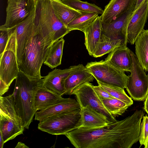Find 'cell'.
<instances>
[{
  "label": "cell",
  "instance_id": "obj_1",
  "mask_svg": "<svg viewBox=\"0 0 148 148\" xmlns=\"http://www.w3.org/2000/svg\"><path fill=\"white\" fill-rule=\"evenodd\" d=\"M144 113L137 110L131 116L106 126L79 127L64 135L76 148H130L139 140Z\"/></svg>",
  "mask_w": 148,
  "mask_h": 148
},
{
  "label": "cell",
  "instance_id": "obj_2",
  "mask_svg": "<svg viewBox=\"0 0 148 148\" xmlns=\"http://www.w3.org/2000/svg\"><path fill=\"white\" fill-rule=\"evenodd\" d=\"M42 78L29 76L20 71L16 79L13 94L17 111L25 129H29L37 111L34 99L38 90L43 86Z\"/></svg>",
  "mask_w": 148,
  "mask_h": 148
},
{
  "label": "cell",
  "instance_id": "obj_3",
  "mask_svg": "<svg viewBox=\"0 0 148 148\" xmlns=\"http://www.w3.org/2000/svg\"><path fill=\"white\" fill-rule=\"evenodd\" d=\"M34 23L45 38L53 43L71 31L58 17L50 0H36Z\"/></svg>",
  "mask_w": 148,
  "mask_h": 148
},
{
  "label": "cell",
  "instance_id": "obj_4",
  "mask_svg": "<svg viewBox=\"0 0 148 148\" xmlns=\"http://www.w3.org/2000/svg\"><path fill=\"white\" fill-rule=\"evenodd\" d=\"M53 44L47 41L34 25L32 39L26 48L18 65L20 71L29 76L42 78L40 73L41 68L51 47Z\"/></svg>",
  "mask_w": 148,
  "mask_h": 148
},
{
  "label": "cell",
  "instance_id": "obj_5",
  "mask_svg": "<svg viewBox=\"0 0 148 148\" xmlns=\"http://www.w3.org/2000/svg\"><path fill=\"white\" fill-rule=\"evenodd\" d=\"M24 128L17 111L13 94L0 96V132L4 143L23 134Z\"/></svg>",
  "mask_w": 148,
  "mask_h": 148
},
{
  "label": "cell",
  "instance_id": "obj_6",
  "mask_svg": "<svg viewBox=\"0 0 148 148\" xmlns=\"http://www.w3.org/2000/svg\"><path fill=\"white\" fill-rule=\"evenodd\" d=\"M35 8L24 21L7 29L9 38L5 49L14 52L16 56L18 66L27 45L32 36L34 28V19Z\"/></svg>",
  "mask_w": 148,
  "mask_h": 148
},
{
  "label": "cell",
  "instance_id": "obj_7",
  "mask_svg": "<svg viewBox=\"0 0 148 148\" xmlns=\"http://www.w3.org/2000/svg\"><path fill=\"white\" fill-rule=\"evenodd\" d=\"M81 108L66 111L39 121L38 128L51 135H65L79 128Z\"/></svg>",
  "mask_w": 148,
  "mask_h": 148
},
{
  "label": "cell",
  "instance_id": "obj_8",
  "mask_svg": "<svg viewBox=\"0 0 148 148\" xmlns=\"http://www.w3.org/2000/svg\"><path fill=\"white\" fill-rule=\"evenodd\" d=\"M85 66L97 82L125 88L128 76L125 72L117 69L105 60L88 62Z\"/></svg>",
  "mask_w": 148,
  "mask_h": 148
},
{
  "label": "cell",
  "instance_id": "obj_9",
  "mask_svg": "<svg viewBox=\"0 0 148 148\" xmlns=\"http://www.w3.org/2000/svg\"><path fill=\"white\" fill-rule=\"evenodd\" d=\"M132 66L128 76L125 88L134 100H145L148 94V74L147 75L136 55L131 50Z\"/></svg>",
  "mask_w": 148,
  "mask_h": 148
},
{
  "label": "cell",
  "instance_id": "obj_10",
  "mask_svg": "<svg viewBox=\"0 0 148 148\" xmlns=\"http://www.w3.org/2000/svg\"><path fill=\"white\" fill-rule=\"evenodd\" d=\"M36 0H8L4 24L0 29H8L25 20L35 8Z\"/></svg>",
  "mask_w": 148,
  "mask_h": 148
},
{
  "label": "cell",
  "instance_id": "obj_11",
  "mask_svg": "<svg viewBox=\"0 0 148 148\" xmlns=\"http://www.w3.org/2000/svg\"><path fill=\"white\" fill-rule=\"evenodd\" d=\"M90 82L80 85L74 90L72 95H75L81 108L88 105L93 109L104 115L111 123L117 121L105 107L101 99L97 95Z\"/></svg>",
  "mask_w": 148,
  "mask_h": 148
},
{
  "label": "cell",
  "instance_id": "obj_12",
  "mask_svg": "<svg viewBox=\"0 0 148 148\" xmlns=\"http://www.w3.org/2000/svg\"><path fill=\"white\" fill-rule=\"evenodd\" d=\"M135 4L112 22L108 23H102V33L112 39H121L127 45V28Z\"/></svg>",
  "mask_w": 148,
  "mask_h": 148
},
{
  "label": "cell",
  "instance_id": "obj_13",
  "mask_svg": "<svg viewBox=\"0 0 148 148\" xmlns=\"http://www.w3.org/2000/svg\"><path fill=\"white\" fill-rule=\"evenodd\" d=\"M148 18V0L132 13L127 30V42L133 45L144 29Z\"/></svg>",
  "mask_w": 148,
  "mask_h": 148
},
{
  "label": "cell",
  "instance_id": "obj_14",
  "mask_svg": "<svg viewBox=\"0 0 148 148\" xmlns=\"http://www.w3.org/2000/svg\"><path fill=\"white\" fill-rule=\"evenodd\" d=\"M19 71L15 53L11 50L5 49L0 56V79L10 86Z\"/></svg>",
  "mask_w": 148,
  "mask_h": 148
},
{
  "label": "cell",
  "instance_id": "obj_15",
  "mask_svg": "<svg viewBox=\"0 0 148 148\" xmlns=\"http://www.w3.org/2000/svg\"><path fill=\"white\" fill-rule=\"evenodd\" d=\"M75 65L64 69H55L43 77V86L61 96L65 91L64 82Z\"/></svg>",
  "mask_w": 148,
  "mask_h": 148
},
{
  "label": "cell",
  "instance_id": "obj_16",
  "mask_svg": "<svg viewBox=\"0 0 148 148\" xmlns=\"http://www.w3.org/2000/svg\"><path fill=\"white\" fill-rule=\"evenodd\" d=\"M95 78L82 64L75 65L64 82V95H71L74 89L86 82H92Z\"/></svg>",
  "mask_w": 148,
  "mask_h": 148
},
{
  "label": "cell",
  "instance_id": "obj_17",
  "mask_svg": "<svg viewBox=\"0 0 148 148\" xmlns=\"http://www.w3.org/2000/svg\"><path fill=\"white\" fill-rule=\"evenodd\" d=\"M136 0H110L100 16L102 23H109L128 11Z\"/></svg>",
  "mask_w": 148,
  "mask_h": 148
},
{
  "label": "cell",
  "instance_id": "obj_18",
  "mask_svg": "<svg viewBox=\"0 0 148 148\" xmlns=\"http://www.w3.org/2000/svg\"><path fill=\"white\" fill-rule=\"evenodd\" d=\"M130 51L126 46H120L110 53L105 60L119 70L130 72L132 66Z\"/></svg>",
  "mask_w": 148,
  "mask_h": 148
},
{
  "label": "cell",
  "instance_id": "obj_19",
  "mask_svg": "<svg viewBox=\"0 0 148 148\" xmlns=\"http://www.w3.org/2000/svg\"><path fill=\"white\" fill-rule=\"evenodd\" d=\"M81 108L77 100L71 98H64L59 103L47 108L37 111L35 115V120L39 121L62 112Z\"/></svg>",
  "mask_w": 148,
  "mask_h": 148
},
{
  "label": "cell",
  "instance_id": "obj_20",
  "mask_svg": "<svg viewBox=\"0 0 148 148\" xmlns=\"http://www.w3.org/2000/svg\"><path fill=\"white\" fill-rule=\"evenodd\" d=\"M80 114L81 125L79 127L97 128L112 123L104 115L88 105L81 108Z\"/></svg>",
  "mask_w": 148,
  "mask_h": 148
},
{
  "label": "cell",
  "instance_id": "obj_21",
  "mask_svg": "<svg viewBox=\"0 0 148 148\" xmlns=\"http://www.w3.org/2000/svg\"><path fill=\"white\" fill-rule=\"evenodd\" d=\"M102 32V23L100 16H98L84 30V44L90 56L93 52L99 42Z\"/></svg>",
  "mask_w": 148,
  "mask_h": 148
},
{
  "label": "cell",
  "instance_id": "obj_22",
  "mask_svg": "<svg viewBox=\"0 0 148 148\" xmlns=\"http://www.w3.org/2000/svg\"><path fill=\"white\" fill-rule=\"evenodd\" d=\"M64 99L60 95L42 86L36 93L34 99L35 107L37 111L43 110L59 103Z\"/></svg>",
  "mask_w": 148,
  "mask_h": 148
},
{
  "label": "cell",
  "instance_id": "obj_23",
  "mask_svg": "<svg viewBox=\"0 0 148 148\" xmlns=\"http://www.w3.org/2000/svg\"><path fill=\"white\" fill-rule=\"evenodd\" d=\"M50 0L56 14L66 27L72 20L82 14L81 11L75 10L65 4L62 0Z\"/></svg>",
  "mask_w": 148,
  "mask_h": 148
},
{
  "label": "cell",
  "instance_id": "obj_24",
  "mask_svg": "<svg viewBox=\"0 0 148 148\" xmlns=\"http://www.w3.org/2000/svg\"><path fill=\"white\" fill-rule=\"evenodd\" d=\"M135 44V55L143 69L148 73V29L143 30Z\"/></svg>",
  "mask_w": 148,
  "mask_h": 148
},
{
  "label": "cell",
  "instance_id": "obj_25",
  "mask_svg": "<svg viewBox=\"0 0 148 148\" xmlns=\"http://www.w3.org/2000/svg\"><path fill=\"white\" fill-rule=\"evenodd\" d=\"M122 46H126L122 40L112 39L102 33L92 56L95 58L101 57Z\"/></svg>",
  "mask_w": 148,
  "mask_h": 148
},
{
  "label": "cell",
  "instance_id": "obj_26",
  "mask_svg": "<svg viewBox=\"0 0 148 148\" xmlns=\"http://www.w3.org/2000/svg\"><path fill=\"white\" fill-rule=\"evenodd\" d=\"M65 40L62 38L54 43L50 47L43 64L53 69L60 65Z\"/></svg>",
  "mask_w": 148,
  "mask_h": 148
},
{
  "label": "cell",
  "instance_id": "obj_27",
  "mask_svg": "<svg viewBox=\"0 0 148 148\" xmlns=\"http://www.w3.org/2000/svg\"><path fill=\"white\" fill-rule=\"evenodd\" d=\"M82 14L72 20L66 27L71 31L78 30L84 32L85 29L99 16L93 12L81 11Z\"/></svg>",
  "mask_w": 148,
  "mask_h": 148
},
{
  "label": "cell",
  "instance_id": "obj_28",
  "mask_svg": "<svg viewBox=\"0 0 148 148\" xmlns=\"http://www.w3.org/2000/svg\"><path fill=\"white\" fill-rule=\"evenodd\" d=\"M105 107L114 117L122 115L130 106L123 101L115 98H100Z\"/></svg>",
  "mask_w": 148,
  "mask_h": 148
},
{
  "label": "cell",
  "instance_id": "obj_29",
  "mask_svg": "<svg viewBox=\"0 0 148 148\" xmlns=\"http://www.w3.org/2000/svg\"><path fill=\"white\" fill-rule=\"evenodd\" d=\"M65 4L73 8L80 11L93 12L99 14H102L103 10L95 4L80 0H62Z\"/></svg>",
  "mask_w": 148,
  "mask_h": 148
},
{
  "label": "cell",
  "instance_id": "obj_30",
  "mask_svg": "<svg viewBox=\"0 0 148 148\" xmlns=\"http://www.w3.org/2000/svg\"><path fill=\"white\" fill-rule=\"evenodd\" d=\"M100 85L113 97L119 99L130 106L133 104V101L126 93L124 89L103 84L97 82Z\"/></svg>",
  "mask_w": 148,
  "mask_h": 148
},
{
  "label": "cell",
  "instance_id": "obj_31",
  "mask_svg": "<svg viewBox=\"0 0 148 148\" xmlns=\"http://www.w3.org/2000/svg\"><path fill=\"white\" fill-rule=\"evenodd\" d=\"M139 141L140 146L145 147L148 143V116H143L140 125Z\"/></svg>",
  "mask_w": 148,
  "mask_h": 148
},
{
  "label": "cell",
  "instance_id": "obj_32",
  "mask_svg": "<svg viewBox=\"0 0 148 148\" xmlns=\"http://www.w3.org/2000/svg\"><path fill=\"white\" fill-rule=\"evenodd\" d=\"M9 38L7 29H0V56L5 50Z\"/></svg>",
  "mask_w": 148,
  "mask_h": 148
},
{
  "label": "cell",
  "instance_id": "obj_33",
  "mask_svg": "<svg viewBox=\"0 0 148 148\" xmlns=\"http://www.w3.org/2000/svg\"><path fill=\"white\" fill-rule=\"evenodd\" d=\"M92 87L96 93L100 98L107 99L114 98L100 85L94 86L93 85Z\"/></svg>",
  "mask_w": 148,
  "mask_h": 148
},
{
  "label": "cell",
  "instance_id": "obj_34",
  "mask_svg": "<svg viewBox=\"0 0 148 148\" xmlns=\"http://www.w3.org/2000/svg\"><path fill=\"white\" fill-rule=\"evenodd\" d=\"M9 87L5 82L0 79V96H2L8 91Z\"/></svg>",
  "mask_w": 148,
  "mask_h": 148
},
{
  "label": "cell",
  "instance_id": "obj_35",
  "mask_svg": "<svg viewBox=\"0 0 148 148\" xmlns=\"http://www.w3.org/2000/svg\"><path fill=\"white\" fill-rule=\"evenodd\" d=\"M145 0H136L135 6L133 11L134 12L142 5Z\"/></svg>",
  "mask_w": 148,
  "mask_h": 148
},
{
  "label": "cell",
  "instance_id": "obj_36",
  "mask_svg": "<svg viewBox=\"0 0 148 148\" xmlns=\"http://www.w3.org/2000/svg\"><path fill=\"white\" fill-rule=\"evenodd\" d=\"M144 109L148 114V94L144 101Z\"/></svg>",
  "mask_w": 148,
  "mask_h": 148
},
{
  "label": "cell",
  "instance_id": "obj_37",
  "mask_svg": "<svg viewBox=\"0 0 148 148\" xmlns=\"http://www.w3.org/2000/svg\"><path fill=\"white\" fill-rule=\"evenodd\" d=\"M15 148H29V147L24 143L18 142L16 145Z\"/></svg>",
  "mask_w": 148,
  "mask_h": 148
},
{
  "label": "cell",
  "instance_id": "obj_38",
  "mask_svg": "<svg viewBox=\"0 0 148 148\" xmlns=\"http://www.w3.org/2000/svg\"><path fill=\"white\" fill-rule=\"evenodd\" d=\"M4 144L3 139L2 137L1 134L0 132V147L2 148Z\"/></svg>",
  "mask_w": 148,
  "mask_h": 148
},
{
  "label": "cell",
  "instance_id": "obj_39",
  "mask_svg": "<svg viewBox=\"0 0 148 148\" xmlns=\"http://www.w3.org/2000/svg\"><path fill=\"white\" fill-rule=\"evenodd\" d=\"M145 148H148V143L147 145L145 147Z\"/></svg>",
  "mask_w": 148,
  "mask_h": 148
}]
</instances>
